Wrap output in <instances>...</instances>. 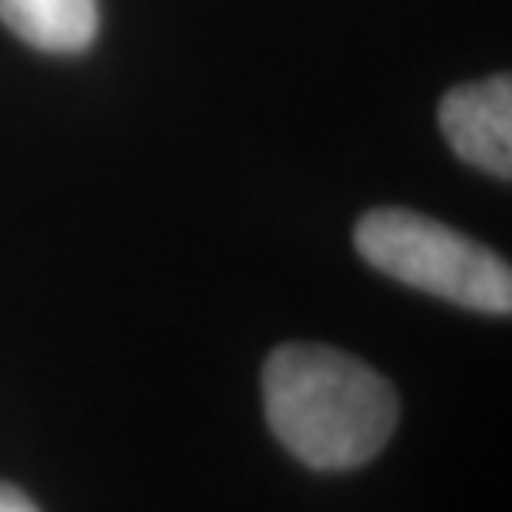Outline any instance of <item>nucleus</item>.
Here are the masks:
<instances>
[{"label": "nucleus", "instance_id": "1", "mask_svg": "<svg viewBox=\"0 0 512 512\" xmlns=\"http://www.w3.org/2000/svg\"><path fill=\"white\" fill-rule=\"evenodd\" d=\"M274 437L315 471H349L384 452L399 395L376 368L330 346H281L262 368Z\"/></svg>", "mask_w": 512, "mask_h": 512}, {"label": "nucleus", "instance_id": "2", "mask_svg": "<svg viewBox=\"0 0 512 512\" xmlns=\"http://www.w3.org/2000/svg\"><path fill=\"white\" fill-rule=\"evenodd\" d=\"M357 251L372 270L448 304L486 315L512 311V270L490 247L410 209H372L357 224Z\"/></svg>", "mask_w": 512, "mask_h": 512}, {"label": "nucleus", "instance_id": "3", "mask_svg": "<svg viewBox=\"0 0 512 512\" xmlns=\"http://www.w3.org/2000/svg\"><path fill=\"white\" fill-rule=\"evenodd\" d=\"M440 129L459 160L486 175H512V84L509 76H490L478 84H459L440 103Z\"/></svg>", "mask_w": 512, "mask_h": 512}, {"label": "nucleus", "instance_id": "4", "mask_svg": "<svg viewBox=\"0 0 512 512\" xmlns=\"http://www.w3.org/2000/svg\"><path fill=\"white\" fill-rule=\"evenodd\" d=\"M0 23L46 54H80L95 42V0H0Z\"/></svg>", "mask_w": 512, "mask_h": 512}, {"label": "nucleus", "instance_id": "5", "mask_svg": "<svg viewBox=\"0 0 512 512\" xmlns=\"http://www.w3.org/2000/svg\"><path fill=\"white\" fill-rule=\"evenodd\" d=\"M0 512H38V509H35V501L27 494H19L16 486L0 482Z\"/></svg>", "mask_w": 512, "mask_h": 512}]
</instances>
